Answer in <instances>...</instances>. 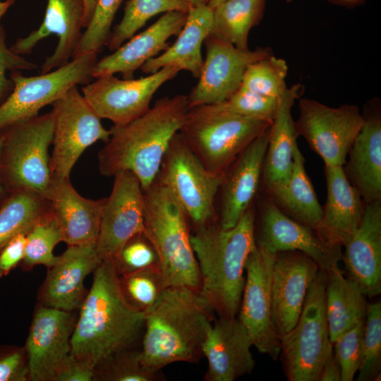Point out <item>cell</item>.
Returning a JSON list of instances; mask_svg holds the SVG:
<instances>
[{
    "label": "cell",
    "instance_id": "681fc988",
    "mask_svg": "<svg viewBox=\"0 0 381 381\" xmlns=\"http://www.w3.org/2000/svg\"><path fill=\"white\" fill-rule=\"evenodd\" d=\"M318 381H341V368L334 352L323 364Z\"/></svg>",
    "mask_w": 381,
    "mask_h": 381
},
{
    "label": "cell",
    "instance_id": "484cf974",
    "mask_svg": "<svg viewBox=\"0 0 381 381\" xmlns=\"http://www.w3.org/2000/svg\"><path fill=\"white\" fill-rule=\"evenodd\" d=\"M346 277L358 284L366 297L381 293V200L365 204L361 222L343 246Z\"/></svg>",
    "mask_w": 381,
    "mask_h": 381
},
{
    "label": "cell",
    "instance_id": "8fae6325",
    "mask_svg": "<svg viewBox=\"0 0 381 381\" xmlns=\"http://www.w3.org/2000/svg\"><path fill=\"white\" fill-rule=\"evenodd\" d=\"M53 150L50 156L52 176L70 178L71 170L83 152L98 140L107 143L110 131L101 123L77 86L52 104Z\"/></svg>",
    "mask_w": 381,
    "mask_h": 381
},
{
    "label": "cell",
    "instance_id": "ac0fdd59",
    "mask_svg": "<svg viewBox=\"0 0 381 381\" xmlns=\"http://www.w3.org/2000/svg\"><path fill=\"white\" fill-rule=\"evenodd\" d=\"M111 192L101 215L96 250L101 260L112 258L131 237L144 231L143 190L131 171L114 176Z\"/></svg>",
    "mask_w": 381,
    "mask_h": 381
},
{
    "label": "cell",
    "instance_id": "7dc6e473",
    "mask_svg": "<svg viewBox=\"0 0 381 381\" xmlns=\"http://www.w3.org/2000/svg\"><path fill=\"white\" fill-rule=\"evenodd\" d=\"M26 234L23 233L16 236L0 250V279L7 276L22 262L25 251Z\"/></svg>",
    "mask_w": 381,
    "mask_h": 381
},
{
    "label": "cell",
    "instance_id": "44dd1931",
    "mask_svg": "<svg viewBox=\"0 0 381 381\" xmlns=\"http://www.w3.org/2000/svg\"><path fill=\"white\" fill-rule=\"evenodd\" d=\"M83 0H47L43 22L28 36L18 38L10 49L18 55L29 54L42 40L54 34L59 40L53 54L41 66L45 73L67 64L78 47L83 32Z\"/></svg>",
    "mask_w": 381,
    "mask_h": 381
},
{
    "label": "cell",
    "instance_id": "83f0119b",
    "mask_svg": "<svg viewBox=\"0 0 381 381\" xmlns=\"http://www.w3.org/2000/svg\"><path fill=\"white\" fill-rule=\"evenodd\" d=\"M325 177L327 200L318 233L328 242L343 246L359 226L365 206L343 166L325 167Z\"/></svg>",
    "mask_w": 381,
    "mask_h": 381
},
{
    "label": "cell",
    "instance_id": "bcb514c9",
    "mask_svg": "<svg viewBox=\"0 0 381 381\" xmlns=\"http://www.w3.org/2000/svg\"><path fill=\"white\" fill-rule=\"evenodd\" d=\"M0 381H29L28 358L24 346H0Z\"/></svg>",
    "mask_w": 381,
    "mask_h": 381
},
{
    "label": "cell",
    "instance_id": "d6a6232c",
    "mask_svg": "<svg viewBox=\"0 0 381 381\" xmlns=\"http://www.w3.org/2000/svg\"><path fill=\"white\" fill-rule=\"evenodd\" d=\"M267 0H224L212 8L210 35L236 47L248 49L251 29L262 20Z\"/></svg>",
    "mask_w": 381,
    "mask_h": 381
},
{
    "label": "cell",
    "instance_id": "7402d4cb",
    "mask_svg": "<svg viewBox=\"0 0 381 381\" xmlns=\"http://www.w3.org/2000/svg\"><path fill=\"white\" fill-rule=\"evenodd\" d=\"M250 336L236 318H215L202 347L208 367L205 381H234L250 374L255 360Z\"/></svg>",
    "mask_w": 381,
    "mask_h": 381
},
{
    "label": "cell",
    "instance_id": "4dcf8cb0",
    "mask_svg": "<svg viewBox=\"0 0 381 381\" xmlns=\"http://www.w3.org/2000/svg\"><path fill=\"white\" fill-rule=\"evenodd\" d=\"M267 190L284 213L318 232L322 219V207L306 173L305 159L298 145L289 177Z\"/></svg>",
    "mask_w": 381,
    "mask_h": 381
},
{
    "label": "cell",
    "instance_id": "e0dca14e",
    "mask_svg": "<svg viewBox=\"0 0 381 381\" xmlns=\"http://www.w3.org/2000/svg\"><path fill=\"white\" fill-rule=\"evenodd\" d=\"M77 316L37 303L24 345L29 381H56L71 356V340Z\"/></svg>",
    "mask_w": 381,
    "mask_h": 381
},
{
    "label": "cell",
    "instance_id": "b9f144b4",
    "mask_svg": "<svg viewBox=\"0 0 381 381\" xmlns=\"http://www.w3.org/2000/svg\"><path fill=\"white\" fill-rule=\"evenodd\" d=\"M279 98L265 97L242 87L224 101L213 104L217 109L246 118L272 121Z\"/></svg>",
    "mask_w": 381,
    "mask_h": 381
},
{
    "label": "cell",
    "instance_id": "9c48e42d",
    "mask_svg": "<svg viewBox=\"0 0 381 381\" xmlns=\"http://www.w3.org/2000/svg\"><path fill=\"white\" fill-rule=\"evenodd\" d=\"M223 177L206 169L179 131L169 143L156 178L179 201L194 230L217 221L214 200Z\"/></svg>",
    "mask_w": 381,
    "mask_h": 381
},
{
    "label": "cell",
    "instance_id": "3957f363",
    "mask_svg": "<svg viewBox=\"0 0 381 381\" xmlns=\"http://www.w3.org/2000/svg\"><path fill=\"white\" fill-rule=\"evenodd\" d=\"M251 205L227 229L217 221L195 229L192 247L200 274L199 293L217 318H236L242 298L246 260L255 246Z\"/></svg>",
    "mask_w": 381,
    "mask_h": 381
},
{
    "label": "cell",
    "instance_id": "816d5d0a",
    "mask_svg": "<svg viewBox=\"0 0 381 381\" xmlns=\"http://www.w3.org/2000/svg\"><path fill=\"white\" fill-rule=\"evenodd\" d=\"M329 3L345 8H355L366 3L368 0H327Z\"/></svg>",
    "mask_w": 381,
    "mask_h": 381
},
{
    "label": "cell",
    "instance_id": "30bf717a",
    "mask_svg": "<svg viewBox=\"0 0 381 381\" xmlns=\"http://www.w3.org/2000/svg\"><path fill=\"white\" fill-rule=\"evenodd\" d=\"M97 60V54H83L54 71L36 76H24L20 71L10 72L14 86L0 105V133L37 116L41 109L52 104L73 87L90 83Z\"/></svg>",
    "mask_w": 381,
    "mask_h": 381
},
{
    "label": "cell",
    "instance_id": "277c9868",
    "mask_svg": "<svg viewBox=\"0 0 381 381\" xmlns=\"http://www.w3.org/2000/svg\"><path fill=\"white\" fill-rule=\"evenodd\" d=\"M189 110L188 97L160 98L141 116L113 125L110 138L98 152V167L104 176L129 171L143 190L156 179L173 136L180 131Z\"/></svg>",
    "mask_w": 381,
    "mask_h": 381
},
{
    "label": "cell",
    "instance_id": "ba28073f",
    "mask_svg": "<svg viewBox=\"0 0 381 381\" xmlns=\"http://www.w3.org/2000/svg\"><path fill=\"white\" fill-rule=\"evenodd\" d=\"M326 271L310 284L294 327L280 339L279 357L288 381H318L322 367L333 353L325 312Z\"/></svg>",
    "mask_w": 381,
    "mask_h": 381
},
{
    "label": "cell",
    "instance_id": "f546056e",
    "mask_svg": "<svg viewBox=\"0 0 381 381\" xmlns=\"http://www.w3.org/2000/svg\"><path fill=\"white\" fill-rule=\"evenodd\" d=\"M212 9L207 5L190 6L186 23L174 44L140 68L152 74L166 66H176L198 78L203 64L202 44L212 29Z\"/></svg>",
    "mask_w": 381,
    "mask_h": 381
},
{
    "label": "cell",
    "instance_id": "f907efd6",
    "mask_svg": "<svg viewBox=\"0 0 381 381\" xmlns=\"http://www.w3.org/2000/svg\"><path fill=\"white\" fill-rule=\"evenodd\" d=\"M85 13L83 17V28H87L92 17L97 0H83Z\"/></svg>",
    "mask_w": 381,
    "mask_h": 381
},
{
    "label": "cell",
    "instance_id": "f6af8a7d",
    "mask_svg": "<svg viewBox=\"0 0 381 381\" xmlns=\"http://www.w3.org/2000/svg\"><path fill=\"white\" fill-rule=\"evenodd\" d=\"M37 66L21 55L13 53L6 44V32L0 22V105L13 90V83L7 77L8 71L32 70Z\"/></svg>",
    "mask_w": 381,
    "mask_h": 381
},
{
    "label": "cell",
    "instance_id": "836d02e7",
    "mask_svg": "<svg viewBox=\"0 0 381 381\" xmlns=\"http://www.w3.org/2000/svg\"><path fill=\"white\" fill-rule=\"evenodd\" d=\"M49 209L48 201L36 193L7 194L0 205V250L16 236L27 234Z\"/></svg>",
    "mask_w": 381,
    "mask_h": 381
},
{
    "label": "cell",
    "instance_id": "8992f818",
    "mask_svg": "<svg viewBox=\"0 0 381 381\" xmlns=\"http://www.w3.org/2000/svg\"><path fill=\"white\" fill-rule=\"evenodd\" d=\"M271 123L208 104L190 108L179 133L206 169L224 176L241 152Z\"/></svg>",
    "mask_w": 381,
    "mask_h": 381
},
{
    "label": "cell",
    "instance_id": "60d3db41",
    "mask_svg": "<svg viewBox=\"0 0 381 381\" xmlns=\"http://www.w3.org/2000/svg\"><path fill=\"white\" fill-rule=\"evenodd\" d=\"M123 0H97L92 17L72 58L97 54L106 45L115 15Z\"/></svg>",
    "mask_w": 381,
    "mask_h": 381
},
{
    "label": "cell",
    "instance_id": "c3c4849f",
    "mask_svg": "<svg viewBox=\"0 0 381 381\" xmlns=\"http://www.w3.org/2000/svg\"><path fill=\"white\" fill-rule=\"evenodd\" d=\"M94 368L72 356L59 373L56 381H94Z\"/></svg>",
    "mask_w": 381,
    "mask_h": 381
},
{
    "label": "cell",
    "instance_id": "e575fe53",
    "mask_svg": "<svg viewBox=\"0 0 381 381\" xmlns=\"http://www.w3.org/2000/svg\"><path fill=\"white\" fill-rule=\"evenodd\" d=\"M190 7L184 0H128L123 16L111 32L106 45L114 52L153 16L175 11L188 12Z\"/></svg>",
    "mask_w": 381,
    "mask_h": 381
},
{
    "label": "cell",
    "instance_id": "d590c367",
    "mask_svg": "<svg viewBox=\"0 0 381 381\" xmlns=\"http://www.w3.org/2000/svg\"><path fill=\"white\" fill-rule=\"evenodd\" d=\"M61 241V228L49 209L27 233L25 255L19 266L26 272L37 265L51 267L58 258L54 249Z\"/></svg>",
    "mask_w": 381,
    "mask_h": 381
},
{
    "label": "cell",
    "instance_id": "7bdbcfd3",
    "mask_svg": "<svg viewBox=\"0 0 381 381\" xmlns=\"http://www.w3.org/2000/svg\"><path fill=\"white\" fill-rule=\"evenodd\" d=\"M111 259L119 276L159 266L157 252L144 231L128 240Z\"/></svg>",
    "mask_w": 381,
    "mask_h": 381
},
{
    "label": "cell",
    "instance_id": "680465c9",
    "mask_svg": "<svg viewBox=\"0 0 381 381\" xmlns=\"http://www.w3.org/2000/svg\"><path fill=\"white\" fill-rule=\"evenodd\" d=\"M4 198H5V197H4ZM4 198H0V205H1V202H2Z\"/></svg>",
    "mask_w": 381,
    "mask_h": 381
},
{
    "label": "cell",
    "instance_id": "11a10c76",
    "mask_svg": "<svg viewBox=\"0 0 381 381\" xmlns=\"http://www.w3.org/2000/svg\"><path fill=\"white\" fill-rule=\"evenodd\" d=\"M2 143V134L0 133V149ZM7 195L0 181V198H4Z\"/></svg>",
    "mask_w": 381,
    "mask_h": 381
},
{
    "label": "cell",
    "instance_id": "5b68a950",
    "mask_svg": "<svg viewBox=\"0 0 381 381\" xmlns=\"http://www.w3.org/2000/svg\"><path fill=\"white\" fill-rule=\"evenodd\" d=\"M144 233L157 252L167 286L200 289V274L184 209L156 178L143 190Z\"/></svg>",
    "mask_w": 381,
    "mask_h": 381
},
{
    "label": "cell",
    "instance_id": "74e56055",
    "mask_svg": "<svg viewBox=\"0 0 381 381\" xmlns=\"http://www.w3.org/2000/svg\"><path fill=\"white\" fill-rule=\"evenodd\" d=\"M119 279L125 299L143 313L158 301L168 287L159 266L119 276Z\"/></svg>",
    "mask_w": 381,
    "mask_h": 381
},
{
    "label": "cell",
    "instance_id": "4316f807",
    "mask_svg": "<svg viewBox=\"0 0 381 381\" xmlns=\"http://www.w3.org/2000/svg\"><path fill=\"white\" fill-rule=\"evenodd\" d=\"M363 125L348 155L352 185L365 204L381 200V115L377 99L363 114Z\"/></svg>",
    "mask_w": 381,
    "mask_h": 381
},
{
    "label": "cell",
    "instance_id": "f5cc1de1",
    "mask_svg": "<svg viewBox=\"0 0 381 381\" xmlns=\"http://www.w3.org/2000/svg\"><path fill=\"white\" fill-rule=\"evenodd\" d=\"M16 0L0 1V20L6 13L8 8L15 3Z\"/></svg>",
    "mask_w": 381,
    "mask_h": 381
},
{
    "label": "cell",
    "instance_id": "7c38bea8",
    "mask_svg": "<svg viewBox=\"0 0 381 381\" xmlns=\"http://www.w3.org/2000/svg\"><path fill=\"white\" fill-rule=\"evenodd\" d=\"M296 123L298 135L324 161L325 167L343 166L361 129L364 117L354 104L327 106L315 99L299 98Z\"/></svg>",
    "mask_w": 381,
    "mask_h": 381
},
{
    "label": "cell",
    "instance_id": "f35d334b",
    "mask_svg": "<svg viewBox=\"0 0 381 381\" xmlns=\"http://www.w3.org/2000/svg\"><path fill=\"white\" fill-rule=\"evenodd\" d=\"M286 61L272 54L250 64L246 70L241 87L255 93L278 99L287 88Z\"/></svg>",
    "mask_w": 381,
    "mask_h": 381
},
{
    "label": "cell",
    "instance_id": "cb8c5ba5",
    "mask_svg": "<svg viewBox=\"0 0 381 381\" xmlns=\"http://www.w3.org/2000/svg\"><path fill=\"white\" fill-rule=\"evenodd\" d=\"M51 213L59 225L67 246H96L106 198L80 195L69 178L52 176L45 194Z\"/></svg>",
    "mask_w": 381,
    "mask_h": 381
},
{
    "label": "cell",
    "instance_id": "ee69618b",
    "mask_svg": "<svg viewBox=\"0 0 381 381\" xmlns=\"http://www.w3.org/2000/svg\"><path fill=\"white\" fill-rule=\"evenodd\" d=\"M365 319L356 323L333 342V352L341 368V381L353 380L362 360Z\"/></svg>",
    "mask_w": 381,
    "mask_h": 381
},
{
    "label": "cell",
    "instance_id": "2e32d148",
    "mask_svg": "<svg viewBox=\"0 0 381 381\" xmlns=\"http://www.w3.org/2000/svg\"><path fill=\"white\" fill-rule=\"evenodd\" d=\"M204 43L206 54L199 80L187 96L189 109L224 101L241 87L250 64L272 54L268 47L241 49L211 35Z\"/></svg>",
    "mask_w": 381,
    "mask_h": 381
},
{
    "label": "cell",
    "instance_id": "8d00e7d4",
    "mask_svg": "<svg viewBox=\"0 0 381 381\" xmlns=\"http://www.w3.org/2000/svg\"><path fill=\"white\" fill-rule=\"evenodd\" d=\"M164 378L161 370L147 368L140 348H130L111 355L94 369V381H157Z\"/></svg>",
    "mask_w": 381,
    "mask_h": 381
},
{
    "label": "cell",
    "instance_id": "9a60e30c",
    "mask_svg": "<svg viewBox=\"0 0 381 381\" xmlns=\"http://www.w3.org/2000/svg\"><path fill=\"white\" fill-rule=\"evenodd\" d=\"M274 255L255 245L245 265L246 277L236 318L246 329L253 346L261 353L277 361L280 339L276 334L272 314L271 275Z\"/></svg>",
    "mask_w": 381,
    "mask_h": 381
},
{
    "label": "cell",
    "instance_id": "7a4b0ae2",
    "mask_svg": "<svg viewBox=\"0 0 381 381\" xmlns=\"http://www.w3.org/2000/svg\"><path fill=\"white\" fill-rule=\"evenodd\" d=\"M140 347L145 365L161 370L176 362L197 363L216 318L198 290L168 286L145 313Z\"/></svg>",
    "mask_w": 381,
    "mask_h": 381
},
{
    "label": "cell",
    "instance_id": "ab89813d",
    "mask_svg": "<svg viewBox=\"0 0 381 381\" xmlns=\"http://www.w3.org/2000/svg\"><path fill=\"white\" fill-rule=\"evenodd\" d=\"M357 381H380L381 375V303L368 305L362 360Z\"/></svg>",
    "mask_w": 381,
    "mask_h": 381
},
{
    "label": "cell",
    "instance_id": "52a82bcc",
    "mask_svg": "<svg viewBox=\"0 0 381 381\" xmlns=\"http://www.w3.org/2000/svg\"><path fill=\"white\" fill-rule=\"evenodd\" d=\"M53 132L51 111L1 133L0 181L7 194L28 191L45 198L52 178L49 148Z\"/></svg>",
    "mask_w": 381,
    "mask_h": 381
},
{
    "label": "cell",
    "instance_id": "603a6c76",
    "mask_svg": "<svg viewBox=\"0 0 381 381\" xmlns=\"http://www.w3.org/2000/svg\"><path fill=\"white\" fill-rule=\"evenodd\" d=\"M187 17V12L170 11L164 13L147 29L134 35L111 54L97 60L92 77L99 78L115 73L123 79L133 78L134 73L150 59L169 47L168 40L178 36Z\"/></svg>",
    "mask_w": 381,
    "mask_h": 381
},
{
    "label": "cell",
    "instance_id": "ffe728a7",
    "mask_svg": "<svg viewBox=\"0 0 381 381\" xmlns=\"http://www.w3.org/2000/svg\"><path fill=\"white\" fill-rule=\"evenodd\" d=\"M101 262L95 245L68 246L47 269L37 291V303L68 312L79 310L89 291L85 279Z\"/></svg>",
    "mask_w": 381,
    "mask_h": 381
},
{
    "label": "cell",
    "instance_id": "6da1fadb",
    "mask_svg": "<svg viewBox=\"0 0 381 381\" xmlns=\"http://www.w3.org/2000/svg\"><path fill=\"white\" fill-rule=\"evenodd\" d=\"M144 313L125 299L111 258L93 272L71 337V354L94 368L119 351L136 347L144 331Z\"/></svg>",
    "mask_w": 381,
    "mask_h": 381
},
{
    "label": "cell",
    "instance_id": "9f6ffc18",
    "mask_svg": "<svg viewBox=\"0 0 381 381\" xmlns=\"http://www.w3.org/2000/svg\"><path fill=\"white\" fill-rule=\"evenodd\" d=\"M224 1V0H210L207 6L210 7L211 8H212Z\"/></svg>",
    "mask_w": 381,
    "mask_h": 381
},
{
    "label": "cell",
    "instance_id": "4fadbf2b",
    "mask_svg": "<svg viewBox=\"0 0 381 381\" xmlns=\"http://www.w3.org/2000/svg\"><path fill=\"white\" fill-rule=\"evenodd\" d=\"M254 238L258 248L272 255L302 252L326 272L339 265L342 258L341 246L328 242L315 229L286 215L271 198L263 201L255 216Z\"/></svg>",
    "mask_w": 381,
    "mask_h": 381
},
{
    "label": "cell",
    "instance_id": "d4e9b609",
    "mask_svg": "<svg viewBox=\"0 0 381 381\" xmlns=\"http://www.w3.org/2000/svg\"><path fill=\"white\" fill-rule=\"evenodd\" d=\"M269 134L270 127L241 152L224 175L217 222L224 229L234 226L252 205L262 177Z\"/></svg>",
    "mask_w": 381,
    "mask_h": 381
},
{
    "label": "cell",
    "instance_id": "5bb4252c",
    "mask_svg": "<svg viewBox=\"0 0 381 381\" xmlns=\"http://www.w3.org/2000/svg\"><path fill=\"white\" fill-rule=\"evenodd\" d=\"M180 71L169 66L138 79L102 76L83 87V95L101 119L121 125L146 113L157 90Z\"/></svg>",
    "mask_w": 381,
    "mask_h": 381
},
{
    "label": "cell",
    "instance_id": "f1b7e54d",
    "mask_svg": "<svg viewBox=\"0 0 381 381\" xmlns=\"http://www.w3.org/2000/svg\"><path fill=\"white\" fill-rule=\"evenodd\" d=\"M303 89L301 83H296L279 97L262 167V178L267 190L284 181L291 173L298 135L291 109Z\"/></svg>",
    "mask_w": 381,
    "mask_h": 381
},
{
    "label": "cell",
    "instance_id": "6f0895ef",
    "mask_svg": "<svg viewBox=\"0 0 381 381\" xmlns=\"http://www.w3.org/2000/svg\"><path fill=\"white\" fill-rule=\"evenodd\" d=\"M287 3H291L293 0H285Z\"/></svg>",
    "mask_w": 381,
    "mask_h": 381
},
{
    "label": "cell",
    "instance_id": "1f68e13d",
    "mask_svg": "<svg viewBox=\"0 0 381 381\" xmlns=\"http://www.w3.org/2000/svg\"><path fill=\"white\" fill-rule=\"evenodd\" d=\"M366 296L339 265L326 272L325 312L332 344L356 323L365 319Z\"/></svg>",
    "mask_w": 381,
    "mask_h": 381
},
{
    "label": "cell",
    "instance_id": "d6986e66",
    "mask_svg": "<svg viewBox=\"0 0 381 381\" xmlns=\"http://www.w3.org/2000/svg\"><path fill=\"white\" fill-rule=\"evenodd\" d=\"M320 268L306 254L294 250L274 255L271 275V305L279 339L297 323L308 288Z\"/></svg>",
    "mask_w": 381,
    "mask_h": 381
},
{
    "label": "cell",
    "instance_id": "db71d44e",
    "mask_svg": "<svg viewBox=\"0 0 381 381\" xmlns=\"http://www.w3.org/2000/svg\"><path fill=\"white\" fill-rule=\"evenodd\" d=\"M190 6L207 5L210 0H184Z\"/></svg>",
    "mask_w": 381,
    "mask_h": 381
}]
</instances>
